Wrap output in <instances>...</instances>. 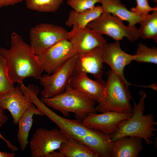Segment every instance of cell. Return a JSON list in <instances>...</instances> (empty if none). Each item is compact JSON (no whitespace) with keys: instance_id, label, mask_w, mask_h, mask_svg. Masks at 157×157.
Listing matches in <instances>:
<instances>
[{"instance_id":"obj_8","label":"cell","mask_w":157,"mask_h":157,"mask_svg":"<svg viewBox=\"0 0 157 157\" xmlns=\"http://www.w3.org/2000/svg\"><path fill=\"white\" fill-rule=\"evenodd\" d=\"M69 32L63 27L49 23H42L32 28L30 32V46L37 55L59 41L68 38Z\"/></svg>"},{"instance_id":"obj_16","label":"cell","mask_w":157,"mask_h":157,"mask_svg":"<svg viewBox=\"0 0 157 157\" xmlns=\"http://www.w3.org/2000/svg\"><path fill=\"white\" fill-rule=\"evenodd\" d=\"M33 104L18 86L15 87L12 92L0 97V107L4 110L9 111L15 124H18L23 114Z\"/></svg>"},{"instance_id":"obj_3","label":"cell","mask_w":157,"mask_h":157,"mask_svg":"<svg viewBox=\"0 0 157 157\" xmlns=\"http://www.w3.org/2000/svg\"><path fill=\"white\" fill-rule=\"evenodd\" d=\"M41 101L47 106L60 112L65 117H68L70 113H74L76 119L81 121L88 114L96 112L95 102L68 85L63 93L50 98H42Z\"/></svg>"},{"instance_id":"obj_15","label":"cell","mask_w":157,"mask_h":157,"mask_svg":"<svg viewBox=\"0 0 157 157\" xmlns=\"http://www.w3.org/2000/svg\"><path fill=\"white\" fill-rule=\"evenodd\" d=\"M68 85L72 88L85 94L90 99L98 103L103 97L107 85L101 77L92 80L85 74L73 75Z\"/></svg>"},{"instance_id":"obj_28","label":"cell","mask_w":157,"mask_h":157,"mask_svg":"<svg viewBox=\"0 0 157 157\" xmlns=\"http://www.w3.org/2000/svg\"><path fill=\"white\" fill-rule=\"evenodd\" d=\"M136 0V6L131 8L130 11L143 18L149 15L150 12L157 10V6L154 7L151 6L149 3L148 0Z\"/></svg>"},{"instance_id":"obj_14","label":"cell","mask_w":157,"mask_h":157,"mask_svg":"<svg viewBox=\"0 0 157 157\" xmlns=\"http://www.w3.org/2000/svg\"><path fill=\"white\" fill-rule=\"evenodd\" d=\"M102 48L96 47L77 54L74 75L90 74L95 78L101 77L103 69Z\"/></svg>"},{"instance_id":"obj_30","label":"cell","mask_w":157,"mask_h":157,"mask_svg":"<svg viewBox=\"0 0 157 157\" xmlns=\"http://www.w3.org/2000/svg\"><path fill=\"white\" fill-rule=\"evenodd\" d=\"M3 124L0 123V128ZM0 138L4 141L6 144L8 148L13 151H16L18 150V148L16 146L12 145L8 140L5 138L0 132Z\"/></svg>"},{"instance_id":"obj_22","label":"cell","mask_w":157,"mask_h":157,"mask_svg":"<svg viewBox=\"0 0 157 157\" xmlns=\"http://www.w3.org/2000/svg\"><path fill=\"white\" fill-rule=\"evenodd\" d=\"M58 150L64 157H98L86 145L68 138L62 144Z\"/></svg>"},{"instance_id":"obj_27","label":"cell","mask_w":157,"mask_h":157,"mask_svg":"<svg viewBox=\"0 0 157 157\" xmlns=\"http://www.w3.org/2000/svg\"><path fill=\"white\" fill-rule=\"evenodd\" d=\"M101 0H67V4L75 11L80 12L90 9Z\"/></svg>"},{"instance_id":"obj_31","label":"cell","mask_w":157,"mask_h":157,"mask_svg":"<svg viewBox=\"0 0 157 157\" xmlns=\"http://www.w3.org/2000/svg\"><path fill=\"white\" fill-rule=\"evenodd\" d=\"M4 110L0 107V123L3 124L7 121V117L4 114Z\"/></svg>"},{"instance_id":"obj_18","label":"cell","mask_w":157,"mask_h":157,"mask_svg":"<svg viewBox=\"0 0 157 157\" xmlns=\"http://www.w3.org/2000/svg\"><path fill=\"white\" fill-rule=\"evenodd\" d=\"M142 139L125 136L113 142L112 157H137L142 149Z\"/></svg>"},{"instance_id":"obj_11","label":"cell","mask_w":157,"mask_h":157,"mask_svg":"<svg viewBox=\"0 0 157 157\" xmlns=\"http://www.w3.org/2000/svg\"><path fill=\"white\" fill-rule=\"evenodd\" d=\"M132 113L133 112L113 111L100 114L91 113L83 119L82 122L88 128L110 135L116 131L121 122L129 118Z\"/></svg>"},{"instance_id":"obj_26","label":"cell","mask_w":157,"mask_h":157,"mask_svg":"<svg viewBox=\"0 0 157 157\" xmlns=\"http://www.w3.org/2000/svg\"><path fill=\"white\" fill-rule=\"evenodd\" d=\"M15 88L8 76L5 62L0 55V97L12 92Z\"/></svg>"},{"instance_id":"obj_5","label":"cell","mask_w":157,"mask_h":157,"mask_svg":"<svg viewBox=\"0 0 157 157\" xmlns=\"http://www.w3.org/2000/svg\"><path fill=\"white\" fill-rule=\"evenodd\" d=\"M87 27L99 35H106L115 41H119L125 37L133 42L140 37L135 26H126L122 20L109 13H102Z\"/></svg>"},{"instance_id":"obj_2","label":"cell","mask_w":157,"mask_h":157,"mask_svg":"<svg viewBox=\"0 0 157 157\" xmlns=\"http://www.w3.org/2000/svg\"><path fill=\"white\" fill-rule=\"evenodd\" d=\"M139 94L140 97L139 102L138 104L134 103L132 115L121 122L116 131L110 135L112 142L121 137L129 136L140 138L149 145L153 143L151 139L155 135L154 133L157 131L155 126L157 122L152 114H144V100L147 95L142 90Z\"/></svg>"},{"instance_id":"obj_1","label":"cell","mask_w":157,"mask_h":157,"mask_svg":"<svg viewBox=\"0 0 157 157\" xmlns=\"http://www.w3.org/2000/svg\"><path fill=\"white\" fill-rule=\"evenodd\" d=\"M11 39L10 49L0 47V55L5 62L13 83H21L29 77L39 79L44 70L31 47L15 32L12 33Z\"/></svg>"},{"instance_id":"obj_17","label":"cell","mask_w":157,"mask_h":157,"mask_svg":"<svg viewBox=\"0 0 157 157\" xmlns=\"http://www.w3.org/2000/svg\"><path fill=\"white\" fill-rule=\"evenodd\" d=\"M78 142L88 147L98 157H111L113 142L109 135L92 129Z\"/></svg>"},{"instance_id":"obj_13","label":"cell","mask_w":157,"mask_h":157,"mask_svg":"<svg viewBox=\"0 0 157 157\" xmlns=\"http://www.w3.org/2000/svg\"><path fill=\"white\" fill-rule=\"evenodd\" d=\"M135 55L124 52L120 47L119 41L107 43L103 48L102 58L103 62L107 64L111 70L116 74L125 83L131 84L125 78L124 74L125 67L134 60Z\"/></svg>"},{"instance_id":"obj_29","label":"cell","mask_w":157,"mask_h":157,"mask_svg":"<svg viewBox=\"0 0 157 157\" xmlns=\"http://www.w3.org/2000/svg\"><path fill=\"white\" fill-rule=\"evenodd\" d=\"M22 1L23 0H0V8L9 6H13Z\"/></svg>"},{"instance_id":"obj_7","label":"cell","mask_w":157,"mask_h":157,"mask_svg":"<svg viewBox=\"0 0 157 157\" xmlns=\"http://www.w3.org/2000/svg\"><path fill=\"white\" fill-rule=\"evenodd\" d=\"M77 58V55L71 58L52 74L41 76L40 83L44 88L41 92L42 98H52L64 92L73 76Z\"/></svg>"},{"instance_id":"obj_33","label":"cell","mask_w":157,"mask_h":157,"mask_svg":"<svg viewBox=\"0 0 157 157\" xmlns=\"http://www.w3.org/2000/svg\"><path fill=\"white\" fill-rule=\"evenodd\" d=\"M15 154L14 153H9L0 151V157H14Z\"/></svg>"},{"instance_id":"obj_12","label":"cell","mask_w":157,"mask_h":157,"mask_svg":"<svg viewBox=\"0 0 157 157\" xmlns=\"http://www.w3.org/2000/svg\"><path fill=\"white\" fill-rule=\"evenodd\" d=\"M73 26L72 30L69 32L68 39L73 44L77 55L96 47H103L107 43L102 35L87 26Z\"/></svg>"},{"instance_id":"obj_24","label":"cell","mask_w":157,"mask_h":157,"mask_svg":"<svg viewBox=\"0 0 157 157\" xmlns=\"http://www.w3.org/2000/svg\"><path fill=\"white\" fill-rule=\"evenodd\" d=\"M29 9L40 12L54 13L63 3V0H25Z\"/></svg>"},{"instance_id":"obj_21","label":"cell","mask_w":157,"mask_h":157,"mask_svg":"<svg viewBox=\"0 0 157 157\" xmlns=\"http://www.w3.org/2000/svg\"><path fill=\"white\" fill-rule=\"evenodd\" d=\"M102 13L101 6H94L90 9L80 12L72 10L70 12L65 24L69 27L75 25L84 28Z\"/></svg>"},{"instance_id":"obj_19","label":"cell","mask_w":157,"mask_h":157,"mask_svg":"<svg viewBox=\"0 0 157 157\" xmlns=\"http://www.w3.org/2000/svg\"><path fill=\"white\" fill-rule=\"evenodd\" d=\"M100 3L103 13H111L122 21L128 22L129 26H135L143 19L141 16L129 10L120 0H101Z\"/></svg>"},{"instance_id":"obj_34","label":"cell","mask_w":157,"mask_h":157,"mask_svg":"<svg viewBox=\"0 0 157 157\" xmlns=\"http://www.w3.org/2000/svg\"><path fill=\"white\" fill-rule=\"evenodd\" d=\"M153 1L155 3H157V0H153Z\"/></svg>"},{"instance_id":"obj_20","label":"cell","mask_w":157,"mask_h":157,"mask_svg":"<svg viewBox=\"0 0 157 157\" xmlns=\"http://www.w3.org/2000/svg\"><path fill=\"white\" fill-rule=\"evenodd\" d=\"M35 115L41 116L44 115L40 110L33 105L25 112L18 121L19 129L17 138L22 151L25 150L29 143L28 138L33 124V117Z\"/></svg>"},{"instance_id":"obj_9","label":"cell","mask_w":157,"mask_h":157,"mask_svg":"<svg viewBox=\"0 0 157 157\" xmlns=\"http://www.w3.org/2000/svg\"><path fill=\"white\" fill-rule=\"evenodd\" d=\"M68 139L60 129H37L29 142L31 157H47L51 152L58 149L62 144Z\"/></svg>"},{"instance_id":"obj_32","label":"cell","mask_w":157,"mask_h":157,"mask_svg":"<svg viewBox=\"0 0 157 157\" xmlns=\"http://www.w3.org/2000/svg\"><path fill=\"white\" fill-rule=\"evenodd\" d=\"M47 157H64V155L58 151H54L50 153L47 156Z\"/></svg>"},{"instance_id":"obj_25","label":"cell","mask_w":157,"mask_h":157,"mask_svg":"<svg viewBox=\"0 0 157 157\" xmlns=\"http://www.w3.org/2000/svg\"><path fill=\"white\" fill-rule=\"evenodd\" d=\"M134 55V60L138 63H157V48L156 47H149L143 43H140Z\"/></svg>"},{"instance_id":"obj_6","label":"cell","mask_w":157,"mask_h":157,"mask_svg":"<svg viewBox=\"0 0 157 157\" xmlns=\"http://www.w3.org/2000/svg\"><path fill=\"white\" fill-rule=\"evenodd\" d=\"M38 94L37 92L32 91L28 92L27 96L29 100L56 124L68 138L78 142L92 129L83 124L82 121L67 119L59 115L40 100Z\"/></svg>"},{"instance_id":"obj_4","label":"cell","mask_w":157,"mask_h":157,"mask_svg":"<svg viewBox=\"0 0 157 157\" xmlns=\"http://www.w3.org/2000/svg\"><path fill=\"white\" fill-rule=\"evenodd\" d=\"M106 73L108 75L106 86L103 98L95 107L96 111L133 112L130 103L131 96L129 89V85L112 70Z\"/></svg>"},{"instance_id":"obj_23","label":"cell","mask_w":157,"mask_h":157,"mask_svg":"<svg viewBox=\"0 0 157 157\" xmlns=\"http://www.w3.org/2000/svg\"><path fill=\"white\" fill-rule=\"evenodd\" d=\"M138 29L140 36L143 39H151L157 42V10L143 18Z\"/></svg>"},{"instance_id":"obj_10","label":"cell","mask_w":157,"mask_h":157,"mask_svg":"<svg viewBox=\"0 0 157 157\" xmlns=\"http://www.w3.org/2000/svg\"><path fill=\"white\" fill-rule=\"evenodd\" d=\"M77 53L68 38L62 39L37 56L44 70L48 75L54 72L61 65Z\"/></svg>"}]
</instances>
